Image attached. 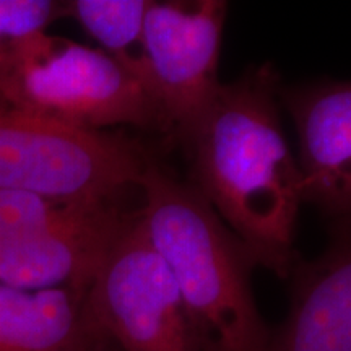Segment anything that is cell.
<instances>
[{
    "label": "cell",
    "mask_w": 351,
    "mask_h": 351,
    "mask_svg": "<svg viewBox=\"0 0 351 351\" xmlns=\"http://www.w3.org/2000/svg\"><path fill=\"white\" fill-rule=\"evenodd\" d=\"M278 75L257 65L221 83L199 124L182 143L194 186L230 228L254 265L289 278L302 197L298 160L278 111Z\"/></svg>",
    "instance_id": "1"
},
{
    "label": "cell",
    "mask_w": 351,
    "mask_h": 351,
    "mask_svg": "<svg viewBox=\"0 0 351 351\" xmlns=\"http://www.w3.org/2000/svg\"><path fill=\"white\" fill-rule=\"evenodd\" d=\"M142 219L179 289L200 351H270L251 288L254 263L194 184L156 161L140 179Z\"/></svg>",
    "instance_id": "2"
},
{
    "label": "cell",
    "mask_w": 351,
    "mask_h": 351,
    "mask_svg": "<svg viewBox=\"0 0 351 351\" xmlns=\"http://www.w3.org/2000/svg\"><path fill=\"white\" fill-rule=\"evenodd\" d=\"M0 98L73 129L132 125L166 135L156 101L119 60L46 32L20 39L0 54Z\"/></svg>",
    "instance_id": "3"
},
{
    "label": "cell",
    "mask_w": 351,
    "mask_h": 351,
    "mask_svg": "<svg viewBox=\"0 0 351 351\" xmlns=\"http://www.w3.org/2000/svg\"><path fill=\"white\" fill-rule=\"evenodd\" d=\"M152 158L135 140L57 124L0 98V189L72 205L111 204Z\"/></svg>",
    "instance_id": "4"
},
{
    "label": "cell",
    "mask_w": 351,
    "mask_h": 351,
    "mask_svg": "<svg viewBox=\"0 0 351 351\" xmlns=\"http://www.w3.org/2000/svg\"><path fill=\"white\" fill-rule=\"evenodd\" d=\"M85 309L91 324L124 351H200L173 275L138 210L101 262Z\"/></svg>",
    "instance_id": "5"
},
{
    "label": "cell",
    "mask_w": 351,
    "mask_h": 351,
    "mask_svg": "<svg viewBox=\"0 0 351 351\" xmlns=\"http://www.w3.org/2000/svg\"><path fill=\"white\" fill-rule=\"evenodd\" d=\"M228 3L150 2L143 51L166 137L184 143L217 96L219 51Z\"/></svg>",
    "instance_id": "6"
},
{
    "label": "cell",
    "mask_w": 351,
    "mask_h": 351,
    "mask_svg": "<svg viewBox=\"0 0 351 351\" xmlns=\"http://www.w3.org/2000/svg\"><path fill=\"white\" fill-rule=\"evenodd\" d=\"M129 217L112 202L60 226L0 239V285L25 291L64 287L88 291Z\"/></svg>",
    "instance_id": "7"
},
{
    "label": "cell",
    "mask_w": 351,
    "mask_h": 351,
    "mask_svg": "<svg viewBox=\"0 0 351 351\" xmlns=\"http://www.w3.org/2000/svg\"><path fill=\"white\" fill-rule=\"evenodd\" d=\"M298 135L304 202L351 217V80H324L282 91Z\"/></svg>",
    "instance_id": "8"
},
{
    "label": "cell",
    "mask_w": 351,
    "mask_h": 351,
    "mask_svg": "<svg viewBox=\"0 0 351 351\" xmlns=\"http://www.w3.org/2000/svg\"><path fill=\"white\" fill-rule=\"evenodd\" d=\"M291 278V304L270 332V351H351V217L339 218L315 261H298Z\"/></svg>",
    "instance_id": "9"
},
{
    "label": "cell",
    "mask_w": 351,
    "mask_h": 351,
    "mask_svg": "<svg viewBox=\"0 0 351 351\" xmlns=\"http://www.w3.org/2000/svg\"><path fill=\"white\" fill-rule=\"evenodd\" d=\"M85 289L0 285V351H77L93 332Z\"/></svg>",
    "instance_id": "10"
},
{
    "label": "cell",
    "mask_w": 351,
    "mask_h": 351,
    "mask_svg": "<svg viewBox=\"0 0 351 351\" xmlns=\"http://www.w3.org/2000/svg\"><path fill=\"white\" fill-rule=\"evenodd\" d=\"M148 5L150 0H73L65 2V15L77 20L103 46V51L119 60L153 96L143 51V25Z\"/></svg>",
    "instance_id": "11"
},
{
    "label": "cell",
    "mask_w": 351,
    "mask_h": 351,
    "mask_svg": "<svg viewBox=\"0 0 351 351\" xmlns=\"http://www.w3.org/2000/svg\"><path fill=\"white\" fill-rule=\"evenodd\" d=\"M98 205L64 204L32 192L0 189V239L60 226Z\"/></svg>",
    "instance_id": "12"
},
{
    "label": "cell",
    "mask_w": 351,
    "mask_h": 351,
    "mask_svg": "<svg viewBox=\"0 0 351 351\" xmlns=\"http://www.w3.org/2000/svg\"><path fill=\"white\" fill-rule=\"evenodd\" d=\"M60 16H65V2L0 0V54L20 39L44 33Z\"/></svg>",
    "instance_id": "13"
},
{
    "label": "cell",
    "mask_w": 351,
    "mask_h": 351,
    "mask_svg": "<svg viewBox=\"0 0 351 351\" xmlns=\"http://www.w3.org/2000/svg\"><path fill=\"white\" fill-rule=\"evenodd\" d=\"M95 327V326H93ZM77 351H124L121 350L109 337L104 335L98 328H93L91 335L88 337L85 343H83Z\"/></svg>",
    "instance_id": "14"
}]
</instances>
